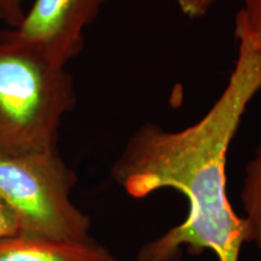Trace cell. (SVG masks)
Wrapping results in <instances>:
<instances>
[{
  "label": "cell",
  "mask_w": 261,
  "mask_h": 261,
  "mask_svg": "<svg viewBox=\"0 0 261 261\" xmlns=\"http://www.w3.org/2000/svg\"><path fill=\"white\" fill-rule=\"evenodd\" d=\"M234 37L233 69L211 109L180 130L144 123L114 162L112 177L130 197L174 189L189 203L187 219L146 243L137 261H178L182 247L192 255L211 250L219 261L240 260L247 226L228 201L227 152L248 106L261 91V44L242 29L234 28Z\"/></svg>",
  "instance_id": "obj_1"
},
{
  "label": "cell",
  "mask_w": 261,
  "mask_h": 261,
  "mask_svg": "<svg viewBox=\"0 0 261 261\" xmlns=\"http://www.w3.org/2000/svg\"><path fill=\"white\" fill-rule=\"evenodd\" d=\"M75 107L65 67L0 38V152L57 148L62 119Z\"/></svg>",
  "instance_id": "obj_2"
},
{
  "label": "cell",
  "mask_w": 261,
  "mask_h": 261,
  "mask_svg": "<svg viewBox=\"0 0 261 261\" xmlns=\"http://www.w3.org/2000/svg\"><path fill=\"white\" fill-rule=\"evenodd\" d=\"M77 178L57 148L0 152V200L14 212L19 232L52 240H91L90 218L71 202Z\"/></svg>",
  "instance_id": "obj_3"
},
{
  "label": "cell",
  "mask_w": 261,
  "mask_h": 261,
  "mask_svg": "<svg viewBox=\"0 0 261 261\" xmlns=\"http://www.w3.org/2000/svg\"><path fill=\"white\" fill-rule=\"evenodd\" d=\"M107 0H34L16 28L0 38L17 42L46 60L63 65L84 50V31L99 15Z\"/></svg>",
  "instance_id": "obj_4"
},
{
  "label": "cell",
  "mask_w": 261,
  "mask_h": 261,
  "mask_svg": "<svg viewBox=\"0 0 261 261\" xmlns=\"http://www.w3.org/2000/svg\"><path fill=\"white\" fill-rule=\"evenodd\" d=\"M0 261H119L92 240H52L18 232L0 240Z\"/></svg>",
  "instance_id": "obj_5"
},
{
  "label": "cell",
  "mask_w": 261,
  "mask_h": 261,
  "mask_svg": "<svg viewBox=\"0 0 261 261\" xmlns=\"http://www.w3.org/2000/svg\"><path fill=\"white\" fill-rule=\"evenodd\" d=\"M241 202L247 226L246 242L261 249V142L246 167Z\"/></svg>",
  "instance_id": "obj_6"
},
{
  "label": "cell",
  "mask_w": 261,
  "mask_h": 261,
  "mask_svg": "<svg viewBox=\"0 0 261 261\" xmlns=\"http://www.w3.org/2000/svg\"><path fill=\"white\" fill-rule=\"evenodd\" d=\"M218 0H177L180 11L189 18H200ZM234 27L242 29L255 42L261 44V0H243V8L234 17Z\"/></svg>",
  "instance_id": "obj_7"
},
{
  "label": "cell",
  "mask_w": 261,
  "mask_h": 261,
  "mask_svg": "<svg viewBox=\"0 0 261 261\" xmlns=\"http://www.w3.org/2000/svg\"><path fill=\"white\" fill-rule=\"evenodd\" d=\"M19 232L17 218L4 202L0 200V240L15 236Z\"/></svg>",
  "instance_id": "obj_8"
},
{
  "label": "cell",
  "mask_w": 261,
  "mask_h": 261,
  "mask_svg": "<svg viewBox=\"0 0 261 261\" xmlns=\"http://www.w3.org/2000/svg\"><path fill=\"white\" fill-rule=\"evenodd\" d=\"M3 5H4V21L6 24L11 28H16L24 17V12L22 10V0H3Z\"/></svg>",
  "instance_id": "obj_9"
},
{
  "label": "cell",
  "mask_w": 261,
  "mask_h": 261,
  "mask_svg": "<svg viewBox=\"0 0 261 261\" xmlns=\"http://www.w3.org/2000/svg\"><path fill=\"white\" fill-rule=\"evenodd\" d=\"M4 19H5L4 5H3V0H0V21H4Z\"/></svg>",
  "instance_id": "obj_10"
}]
</instances>
